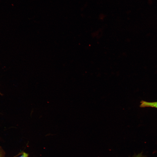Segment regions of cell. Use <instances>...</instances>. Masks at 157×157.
I'll return each instance as SVG.
<instances>
[{"label": "cell", "mask_w": 157, "mask_h": 157, "mask_svg": "<svg viewBox=\"0 0 157 157\" xmlns=\"http://www.w3.org/2000/svg\"><path fill=\"white\" fill-rule=\"evenodd\" d=\"M140 107L141 108L150 107L157 108V101L149 102L142 101L140 102Z\"/></svg>", "instance_id": "6da1fadb"}, {"label": "cell", "mask_w": 157, "mask_h": 157, "mask_svg": "<svg viewBox=\"0 0 157 157\" xmlns=\"http://www.w3.org/2000/svg\"><path fill=\"white\" fill-rule=\"evenodd\" d=\"M133 157H144L142 153H139L137 155H135Z\"/></svg>", "instance_id": "3957f363"}, {"label": "cell", "mask_w": 157, "mask_h": 157, "mask_svg": "<svg viewBox=\"0 0 157 157\" xmlns=\"http://www.w3.org/2000/svg\"><path fill=\"white\" fill-rule=\"evenodd\" d=\"M28 154L27 153L24 152L19 157H28Z\"/></svg>", "instance_id": "7a4b0ae2"}]
</instances>
